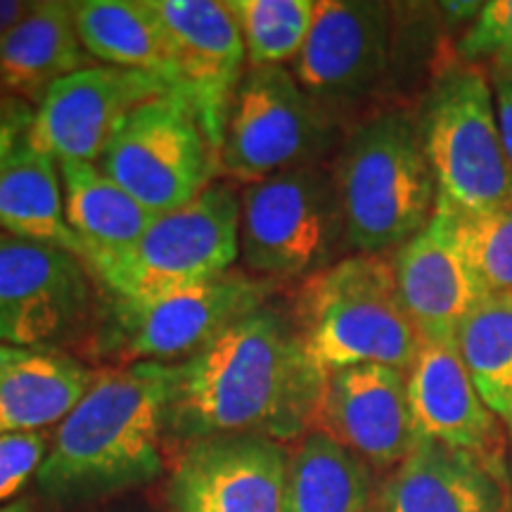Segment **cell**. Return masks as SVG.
Segmentation results:
<instances>
[{
    "mask_svg": "<svg viewBox=\"0 0 512 512\" xmlns=\"http://www.w3.org/2000/svg\"><path fill=\"white\" fill-rule=\"evenodd\" d=\"M325 380L290 306L273 299L183 363H171L166 434L192 441L261 434L280 444L318 427ZM313 432V430H311Z\"/></svg>",
    "mask_w": 512,
    "mask_h": 512,
    "instance_id": "1",
    "label": "cell"
},
{
    "mask_svg": "<svg viewBox=\"0 0 512 512\" xmlns=\"http://www.w3.org/2000/svg\"><path fill=\"white\" fill-rule=\"evenodd\" d=\"M171 366L100 370L64 418L38 467L36 486L57 503H81L150 484L162 475Z\"/></svg>",
    "mask_w": 512,
    "mask_h": 512,
    "instance_id": "2",
    "label": "cell"
},
{
    "mask_svg": "<svg viewBox=\"0 0 512 512\" xmlns=\"http://www.w3.org/2000/svg\"><path fill=\"white\" fill-rule=\"evenodd\" d=\"M290 311L306 354L323 373L363 363L406 373L422 347L392 259L377 254L347 256L306 278Z\"/></svg>",
    "mask_w": 512,
    "mask_h": 512,
    "instance_id": "3",
    "label": "cell"
},
{
    "mask_svg": "<svg viewBox=\"0 0 512 512\" xmlns=\"http://www.w3.org/2000/svg\"><path fill=\"white\" fill-rule=\"evenodd\" d=\"M344 242L382 256L415 238L437 209L439 190L418 124L408 112H382L344 140L335 171Z\"/></svg>",
    "mask_w": 512,
    "mask_h": 512,
    "instance_id": "4",
    "label": "cell"
},
{
    "mask_svg": "<svg viewBox=\"0 0 512 512\" xmlns=\"http://www.w3.org/2000/svg\"><path fill=\"white\" fill-rule=\"evenodd\" d=\"M415 124L441 202L470 214L512 209V162L491 86L479 69L451 67L439 74Z\"/></svg>",
    "mask_w": 512,
    "mask_h": 512,
    "instance_id": "5",
    "label": "cell"
},
{
    "mask_svg": "<svg viewBox=\"0 0 512 512\" xmlns=\"http://www.w3.org/2000/svg\"><path fill=\"white\" fill-rule=\"evenodd\" d=\"M273 280L230 271L211 283L152 299L110 297L98 309L95 354L114 366L183 363L230 325L271 302Z\"/></svg>",
    "mask_w": 512,
    "mask_h": 512,
    "instance_id": "6",
    "label": "cell"
},
{
    "mask_svg": "<svg viewBox=\"0 0 512 512\" xmlns=\"http://www.w3.org/2000/svg\"><path fill=\"white\" fill-rule=\"evenodd\" d=\"M240 256V192L214 181L185 207L152 221L131 252L95 268L102 294L152 299L233 271Z\"/></svg>",
    "mask_w": 512,
    "mask_h": 512,
    "instance_id": "7",
    "label": "cell"
},
{
    "mask_svg": "<svg viewBox=\"0 0 512 512\" xmlns=\"http://www.w3.org/2000/svg\"><path fill=\"white\" fill-rule=\"evenodd\" d=\"M344 216L335 174L299 166L245 185L240 195V259L254 278H311L335 264Z\"/></svg>",
    "mask_w": 512,
    "mask_h": 512,
    "instance_id": "8",
    "label": "cell"
},
{
    "mask_svg": "<svg viewBox=\"0 0 512 512\" xmlns=\"http://www.w3.org/2000/svg\"><path fill=\"white\" fill-rule=\"evenodd\" d=\"M335 145L328 110L304 93L290 69L249 67L230 102L219 176L247 185L313 166Z\"/></svg>",
    "mask_w": 512,
    "mask_h": 512,
    "instance_id": "9",
    "label": "cell"
},
{
    "mask_svg": "<svg viewBox=\"0 0 512 512\" xmlns=\"http://www.w3.org/2000/svg\"><path fill=\"white\" fill-rule=\"evenodd\" d=\"M98 166L155 216L185 207L219 178V157L207 133L176 93L128 114Z\"/></svg>",
    "mask_w": 512,
    "mask_h": 512,
    "instance_id": "10",
    "label": "cell"
},
{
    "mask_svg": "<svg viewBox=\"0 0 512 512\" xmlns=\"http://www.w3.org/2000/svg\"><path fill=\"white\" fill-rule=\"evenodd\" d=\"M93 280L79 256L0 235V344L62 349L86 335Z\"/></svg>",
    "mask_w": 512,
    "mask_h": 512,
    "instance_id": "11",
    "label": "cell"
},
{
    "mask_svg": "<svg viewBox=\"0 0 512 512\" xmlns=\"http://www.w3.org/2000/svg\"><path fill=\"white\" fill-rule=\"evenodd\" d=\"M152 8L169 36L171 93L188 102L219 157L230 102L245 76L238 22L219 0H152Z\"/></svg>",
    "mask_w": 512,
    "mask_h": 512,
    "instance_id": "12",
    "label": "cell"
},
{
    "mask_svg": "<svg viewBox=\"0 0 512 512\" xmlns=\"http://www.w3.org/2000/svg\"><path fill=\"white\" fill-rule=\"evenodd\" d=\"M290 453L261 434L192 441L166 486L169 512H283Z\"/></svg>",
    "mask_w": 512,
    "mask_h": 512,
    "instance_id": "13",
    "label": "cell"
},
{
    "mask_svg": "<svg viewBox=\"0 0 512 512\" xmlns=\"http://www.w3.org/2000/svg\"><path fill=\"white\" fill-rule=\"evenodd\" d=\"M171 93L157 76L88 67L57 81L34 110L27 143L57 162L98 164L124 119L143 102Z\"/></svg>",
    "mask_w": 512,
    "mask_h": 512,
    "instance_id": "14",
    "label": "cell"
},
{
    "mask_svg": "<svg viewBox=\"0 0 512 512\" xmlns=\"http://www.w3.org/2000/svg\"><path fill=\"white\" fill-rule=\"evenodd\" d=\"M389 8L375 0H323L292 74L323 110L368 95L387 72Z\"/></svg>",
    "mask_w": 512,
    "mask_h": 512,
    "instance_id": "15",
    "label": "cell"
},
{
    "mask_svg": "<svg viewBox=\"0 0 512 512\" xmlns=\"http://www.w3.org/2000/svg\"><path fill=\"white\" fill-rule=\"evenodd\" d=\"M316 430L368 465L396 467L418 444L406 373L377 363L332 370Z\"/></svg>",
    "mask_w": 512,
    "mask_h": 512,
    "instance_id": "16",
    "label": "cell"
},
{
    "mask_svg": "<svg viewBox=\"0 0 512 512\" xmlns=\"http://www.w3.org/2000/svg\"><path fill=\"white\" fill-rule=\"evenodd\" d=\"M418 439L463 448L505 470V430L486 408L456 342H425L406 370Z\"/></svg>",
    "mask_w": 512,
    "mask_h": 512,
    "instance_id": "17",
    "label": "cell"
},
{
    "mask_svg": "<svg viewBox=\"0 0 512 512\" xmlns=\"http://www.w3.org/2000/svg\"><path fill=\"white\" fill-rule=\"evenodd\" d=\"M392 266L401 302L425 342H456L463 320L486 299L439 209L396 249Z\"/></svg>",
    "mask_w": 512,
    "mask_h": 512,
    "instance_id": "18",
    "label": "cell"
},
{
    "mask_svg": "<svg viewBox=\"0 0 512 512\" xmlns=\"http://www.w3.org/2000/svg\"><path fill=\"white\" fill-rule=\"evenodd\" d=\"M510 472L475 453L418 439L377 494L380 512H510Z\"/></svg>",
    "mask_w": 512,
    "mask_h": 512,
    "instance_id": "19",
    "label": "cell"
},
{
    "mask_svg": "<svg viewBox=\"0 0 512 512\" xmlns=\"http://www.w3.org/2000/svg\"><path fill=\"white\" fill-rule=\"evenodd\" d=\"M98 373L64 349L0 344V437L60 425Z\"/></svg>",
    "mask_w": 512,
    "mask_h": 512,
    "instance_id": "20",
    "label": "cell"
},
{
    "mask_svg": "<svg viewBox=\"0 0 512 512\" xmlns=\"http://www.w3.org/2000/svg\"><path fill=\"white\" fill-rule=\"evenodd\" d=\"M93 67L74 27V3L38 0L0 38V98L41 102L57 81Z\"/></svg>",
    "mask_w": 512,
    "mask_h": 512,
    "instance_id": "21",
    "label": "cell"
},
{
    "mask_svg": "<svg viewBox=\"0 0 512 512\" xmlns=\"http://www.w3.org/2000/svg\"><path fill=\"white\" fill-rule=\"evenodd\" d=\"M60 164L64 216L83 247L88 271L131 252L157 219L98 164Z\"/></svg>",
    "mask_w": 512,
    "mask_h": 512,
    "instance_id": "22",
    "label": "cell"
},
{
    "mask_svg": "<svg viewBox=\"0 0 512 512\" xmlns=\"http://www.w3.org/2000/svg\"><path fill=\"white\" fill-rule=\"evenodd\" d=\"M0 235L64 249L83 261V247L64 216L60 164L24 136L0 164Z\"/></svg>",
    "mask_w": 512,
    "mask_h": 512,
    "instance_id": "23",
    "label": "cell"
},
{
    "mask_svg": "<svg viewBox=\"0 0 512 512\" xmlns=\"http://www.w3.org/2000/svg\"><path fill=\"white\" fill-rule=\"evenodd\" d=\"M74 27L95 60L152 74L169 86V36L152 0H81L74 3Z\"/></svg>",
    "mask_w": 512,
    "mask_h": 512,
    "instance_id": "24",
    "label": "cell"
},
{
    "mask_svg": "<svg viewBox=\"0 0 512 512\" xmlns=\"http://www.w3.org/2000/svg\"><path fill=\"white\" fill-rule=\"evenodd\" d=\"M283 512H377L366 460L313 430L290 458Z\"/></svg>",
    "mask_w": 512,
    "mask_h": 512,
    "instance_id": "25",
    "label": "cell"
},
{
    "mask_svg": "<svg viewBox=\"0 0 512 512\" xmlns=\"http://www.w3.org/2000/svg\"><path fill=\"white\" fill-rule=\"evenodd\" d=\"M479 396L512 437V297H486L456 337Z\"/></svg>",
    "mask_w": 512,
    "mask_h": 512,
    "instance_id": "26",
    "label": "cell"
},
{
    "mask_svg": "<svg viewBox=\"0 0 512 512\" xmlns=\"http://www.w3.org/2000/svg\"><path fill=\"white\" fill-rule=\"evenodd\" d=\"M245 41L249 67L294 60L313 27V0H228Z\"/></svg>",
    "mask_w": 512,
    "mask_h": 512,
    "instance_id": "27",
    "label": "cell"
},
{
    "mask_svg": "<svg viewBox=\"0 0 512 512\" xmlns=\"http://www.w3.org/2000/svg\"><path fill=\"white\" fill-rule=\"evenodd\" d=\"M437 209L486 297H512V209L470 214L441 200Z\"/></svg>",
    "mask_w": 512,
    "mask_h": 512,
    "instance_id": "28",
    "label": "cell"
},
{
    "mask_svg": "<svg viewBox=\"0 0 512 512\" xmlns=\"http://www.w3.org/2000/svg\"><path fill=\"white\" fill-rule=\"evenodd\" d=\"M458 53L467 62L496 64V72L512 69V0L482 3L472 27L458 41Z\"/></svg>",
    "mask_w": 512,
    "mask_h": 512,
    "instance_id": "29",
    "label": "cell"
},
{
    "mask_svg": "<svg viewBox=\"0 0 512 512\" xmlns=\"http://www.w3.org/2000/svg\"><path fill=\"white\" fill-rule=\"evenodd\" d=\"M48 446L50 437L46 432L0 437V505L17 501L19 491L36 479Z\"/></svg>",
    "mask_w": 512,
    "mask_h": 512,
    "instance_id": "30",
    "label": "cell"
},
{
    "mask_svg": "<svg viewBox=\"0 0 512 512\" xmlns=\"http://www.w3.org/2000/svg\"><path fill=\"white\" fill-rule=\"evenodd\" d=\"M31 119H34V112L29 102L0 98V164L27 136Z\"/></svg>",
    "mask_w": 512,
    "mask_h": 512,
    "instance_id": "31",
    "label": "cell"
},
{
    "mask_svg": "<svg viewBox=\"0 0 512 512\" xmlns=\"http://www.w3.org/2000/svg\"><path fill=\"white\" fill-rule=\"evenodd\" d=\"M494 105H496L498 128H501V136H503V145L505 150H508V157L512 162V69H508V72H496Z\"/></svg>",
    "mask_w": 512,
    "mask_h": 512,
    "instance_id": "32",
    "label": "cell"
},
{
    "mask_svg": "<svg viewBox=\"0 0 512 512\" xmlns=\"http://www.w3.org/2000/svg\"><path fill=\"white\" fill-rule=\"evenodd\" d=\"M27 8L29 3H22V0H0V38L8 34L12 24L24 15Z\"/></svg>",
    "mask_w": 512,
    "mask_h": 512,
    "instance_id": "33",
    "label": "cell"
},
{
    "mask_svg": "<svg viewBox=\"0 0 512 512\" xmlns=\"http://www.w3.org/2000/svg\"><path fill=\"white\" fill-rule=\"evenodd\" d=\"M0 512H36V510L29 498H17V501H12L8 505H0Z\"/></svg>",
    "mask_w": 512,
    "mask_h": 512,
    "instance_id": "34",
    "label": "cell"
},
{
    "mask_svg": "<svg viewBox=\"0 0 512 512\" xmlns=\"http://www.w3.org/2000/svg\"><path fill=\"white\" fill-rule=\"evenodd\" d=\"M510 512H512V472H510Z\"/></svg>",
    "mask_w": 512,
    "mask_h": 512,
    "instance_id": "35",
    "label": "cell"
}]
</instances>
